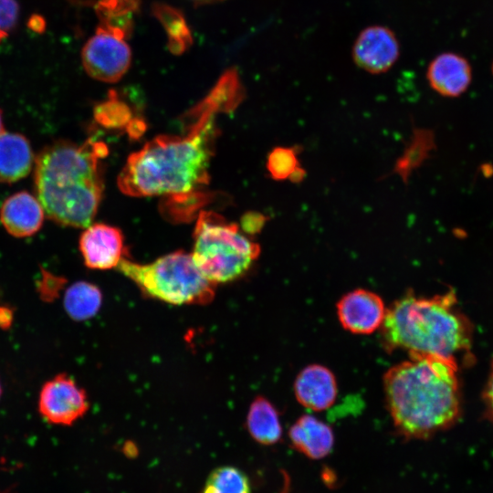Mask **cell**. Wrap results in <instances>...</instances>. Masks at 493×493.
I'll return each mask as SVG.
<instances>
[{
	"instance_id": "6da1fadb",
	"label": "cell",
	"mask_w": 493,
	"mask_h": 493,
	"mask_svg": "<svg viewBox=\"0 0 493 493\" xmlns=\"http://www.w3.org/2000/svg\"><path fill=\"white\" fill-rule=\"evenodd\" d=\"M241 97L237 73L234 69L226 72L190 112L194 121L185 134L160 135L128 157L118 176L120 190L134 197H183L206 184L215 114L235 107Z\"/></svg>"
},
{
	"instance_id": "7a4b0ae2",
	"label": "cell",
	"mask_w": 493,
	"mask_h": 493,
	"mask_svg": "<svg viewBox=\"0 0 493 493\" xmlns=\"http://www.w3.org/2000/svg\"><path fill=\"white\" fill-rule=\"evenodd\" d=\"M456 362L433 355H413L389 368L383 385L396 431L407 439H425L459 418L461 394Z\"/></svg>"
},
{
	"instance_id": "3957f363",
	"label": "cell",
	"mask_w": 493,
	"mask_h": 493,
	"mask_svg": "<svg viewBox=\"0 0 493 493\" xmlns=\"http://www.w3.org/2000/svg\"><path fill=\"white\" fill-rule=\"evenodd\" d=\"M107 145L89 139L45 146L35 160L34 188L47 216L63 226L87 227L95 217L103 192L102 160Z\"/></svg>"
},
{
	"instance_id": "277c9868",
	"label": "cell",
	"mask_w": 493,
	"mask_h": 493,
	"mask_svg": "<svg viewBox=\"0 0 493 493\" xmlns=\"http://www.w3.org/2000/svg\"><path fill=\"white\" fill-rule=\"evenodd\" d=\"M381 340L388 352L437 356L459 367L474 360L473 327L453 290L432 297L405 293L387 309Z\"/></svg>"
},
{
	"instance_id": "5b68a950",
	"label": "cell",
	"mask_w": 493,
	"mask_h": 493,
	"mask_svg": "<svg viewBox=\"0 0 493 493\" xmlns=\"http://www.w3.org/2000/svg\"><path fill=\"white\" fill-rule=\"evenodd\" d=\"M146 296L172 305H206L215 285L200 272L192 255L183 250L138 264L124 257L116 267Z\"/></svg>"
},
{
	"instance_id": "8992f818",
	"label": "cell",
	"mask_w": 493,
	"mask_h": 493,
	"mask_svg": "<svg viewBox=\"0 0 493 493\" xmlns=\"http://www.w3.org/2000/svg\"><path fill=\"white\" fill-rule=\"evenodd\" d=\"M193 260L214 285L243 277L260 254L258 244L241 234L236 224L213 212H201L194 232Z\"/></svg>"
},
{
	"instance_id": "52a82bcc",
	"label": "cell",
	"mask_w": 493,
	"mask_h": 493,
	"mask_svg": "<svg viewBox=\"0 0 493 493\" xmlns=\"http://www.w3.org/2000/svg\"><path fill=\"white\" fill-rule=\"evenodd\" d=\"M128 31L119 26L100 23L81 52L83 67L91 78L113 83L127 72L131 61V51L126 42Z\"/></svg>"
},
{
	"instance_id": "ba28073f",
	"label": "cell",
	"mask_w": 493,
	"mask_h": 493,
	"mask_svg": "<svg viewBox=\"0 0 493 493\" xmlns=\"http://www.w3.org/2000/svg\"><path fill=\"white\" fill-rule=\"evenodd\" d=\"M88 410L86 392L66 373L57 374L40 390L38 411L48 423L70 425Z\"/></svg>"
},
{
	"instance_id": "9c48e42d",
	"label": "cell",
	"mask_w": 493,
	"mask_h": 493,
	"mask_svg": "<svg viewBox=\"0 0 493 493\" xmlns=\"http://www.w3.org/2000/svg\"><path fill=\"white\" fill-rule=\"evenodd\" d=\"M337 316L343 329L353 334H371L381 329L387 309L376 293L357 288L337 302Z\"/></svg>"
},
{
	"instance_id": "30bf717a",
	"label": "cell",
	"mask_w": 493,
	"mask_h": 493,
	"mask_svg": "<svg viewBox=\"0 0 493 493\" xmlns=\"http://www.w3.org/2000/svg\"><path fill=\"white\" fill-rule=\"evenodd\" d=\"M399 57V43L393 32L383 26L363 29L352 47V58L367 72L387 71Z\"/></svg>"
},
{
	"instance_id": "8fae6325",
	"label": "cell",
	"mask_w": 493,
	"mask_h": 493,
	"mask_svg": "<svg viewBox=\"0 0 493 493\" xmlns=\"http://www.w3.org/2000/svg\"><path fill=\"white\" fill-rule=\"evenodd\" d=\"M79 251L86 267L98 270L117 267L127 256L121 232L103 223L87 226L79 237Z\"/></svg>"
},
{
	"instance_id": "7c38bea8",
	"label": "cell",
	"mask_w": 493,
	"mask_h": 493,
	"mask_svg": "<svg viewBox=\"0 0 493 493\" xmlns=\"http://www.w3.org/2000/svg\"><path fill=\"white\" fill-rule=\"evenodd\" d=\"M293 390L302 406L316 412L330 408L338 394L335 375L320 364H310L303 368L295 379Z\"/></svg>"
},
{
	"instance_id": "4fadbf2b",
	"label": "cell",
	"mask_w": 493,
	"mask_h": 493,
	"mask_svg": "<svg viewBox=\"0 0 493 493\" xmlns=\"http://www.w3.org/2000/svg\"><path fill=\"white\" fill-rule=\"evenodd\" d=\"M45 216L37 198L21 191L6 198L0 208V222L13 236L26 237L36 234L42 226Z\"/></svg>"
},
{
	"instance_id": "5bb4252c",
	"label": "cell",
	"mask_w": 493,
	"mask_h": 493,
	"mask_svg": "<svg viewBox=\"0 0 493 493\" xmlns=\"http://www.w3.org/2000/svg\"><path fill=\"white\" fill-rule=\"evenodd\" d=\"M426 77L433 89L446 97H456L466 91L471 81V68L463 57L443 53L428 66Z\"/></svg>"
},
{
	"instance_id": "9a60e30c",
	"label": "cell",
	"mask_w": 493,
	"mask_h": 493,
	"mask_svg": "<svg viewBox=\"0 0 493 493\" xmlns=\"http://www.w3.org/2000/svg\"><path fill=\"white\" fill-rule=\"evenodd\" d=\"M292 446L311 459H320L332 449L334 435L330 426L313 415L303 414L290 426Z\"/></svg>"
},
{
	"instance_id": "2e32d148",
	"label": "cell",
	"mask_w": 493,
	"mask_h": 493,
	"mask_svg": "<svg viewBox=\"0 0 493 493\" xmlns=\"http://www.w3.org/2000/svg\"><path fill=\"white\" fill-rule=\"evenodd\" d=\"M34 163L32 147L24 135L16 132L0 134V182L12 184L26 177Z\"/></svg>"
},
{
	"instance_id": "e0dca14e",
	"label": "cell",
	"mask_w": 493,
	"mask_h": 493,
	"mask_svg": "<svg viewBox=\"0 0 493 493\" xmlns=\"http://www.w3.org/2000/svg\"><path fill=\"white\" fill-rule=\"evenodd\" d=\"M246 425L250 435L262 445L276 444L282 435L278 410L263 396H257L251 403Z\"/></svg>"
},
{
	"instance_id": "ac0fdd59",
	"label": "cell",
	"mask_w": 493,
	"mask_h": 493,
	"mask_svg": "<svg viewBox=\"0 0 493 493\" xmlns=\"http://www.w3.org/2000/svg\"><path fill=\"white\" fill-rule=\"evenodd\" d=\"M101 303V290L87 281H78L69 286L63 299L66 313L75 321H84L94 317Z\"/></svg>"
},
{
	"instance_id": "d6986e66",
	"label": "cell",
	"mask_w": 493,
	"mask_h": 493,
	"mask_svg": "<svg viewBox=\"0 0 493 493\" xmlns=\"http://www.w3.org/2000/svg\"><path fill=\"white\" fill-rule=\"evenodd\" d=\"M434 145V137L430 131H415L407 148L396 162L395 173L406 181L412 171L425 160Z\"/></svg>"
},
{
	"instance_id": "ffe728a7",
	"label": "cell",
	"mask_w": 493,
	"mask_h": 493,
	"mask_svg": "<svg viewBox=\"0 0 493 493\" xmlns=\"http://www.w3.org/2000/svg\"><path fill=\"white\" fill-rule=\"evenodd\" d=\"M201 493H250V485L244 472L226 466L211 472Z\"/></svg>"
},
{
	"instance_id": "44dd1931",
	"label": "cell",
	"mask_w": 493,
	"mask_h": 493,
	"mask_svg": "<svg viewBox=\"0 0 493 493\" xmlns=\"http://www.w3.org/2000/svg\"><path fill=\"white\" fill-rule=\"evenodd\" d=\"M155 14L168 33L171 50L175 53L184 51L190 43L191 35L182 15L165 5L156 6Z\"/></svg>"
},
{
	"instance_id": "7402d4cb",
	"label": "cell",
	"mask_w": 493,
	"mask_h": 493,
	"mask_svg": "<svg viewBox=\"0 0 493 493\" xmlns=\"http://www.w3.org/2000/svg\"><path fill=\"white\" fill-rule=\"evenodd\" d=\"M131 112L127 104L118 99L117 93L110 90L106 100L94 109V119L106 128H121L131 123Z\"/></svg>"
},
{
	"instance_id": "603a6c76",
	"label": "cell",
	"mask_w": 493,
	"mask_h": 493,
	"mask_svg": "<svg viewBox=\"0 0 493 493\" xmlns=\"http://www.w3.org/2000/svg\"><path fill=\"white\" fill-rule=\"evenodd\" d=\"M299 166L293 148L276 147L268 154L267 169L270 176L277 181L288 179Z\"/></svg>"
},
{
	"instance_id": "cb8c5ba5",
	"label": "cell",
	"mask_w": 493,
	"mask_h": 493,
	"mask_svg": "<svg viewBox=\"0 0 493 493\" xmlns=\"http://www.w3.org/2000/svg\"><path fill=\"white\" fill-rule=\"evenodd\" d=\"M65 283L66 279L64 278L55 276L46 269H42L41 278L37 281V290L41 299L45 301L54 300Z\"/></svg>"
},
{
	"instance_id": "d4e9b609",
	"label": "cell",
	"mask_w": 493,
	"mask_h": 493,
	"mask_svg": "<svg viewBox=\"0 0 493 493\" xmlns=\"http://www.w3.org/2000/svg\"><path fill=\"white\" fill-rule=\"evenodd\" d=\"M18 5L16 0H0V31L7 34L16 23Z\"/></svg>"
},
{
	"instance_id": "484cf974",
	"label": "cell",
	"mask_w": 493,
	"mask_h": 493,
	"mask_svg": "<svg viewBox=\"0 0 493 493\" xmlns=\"http://www.w3.org/2000/svg\"><path fill=\"white\" fill-rule=\"evenodd\" d=\"M266 217L259 213H247L242 218V226L247 233H257L261 230Z\"/></svg>"
},
{
	"instance_id": "4316f807",
	"label": "cell",
	"mask_w": 493,
	"mask_h": 493,
	"mask_svg": "<svg viewBox=\"0 0 493 493\" xmlns=\"http://www.w3.org/2000/svg\"><path fill=\"white\" fill-rule=\"evenodd\" d=\"M483 401L487 414L493 422V359L490 365L488 378L483 391Z\"/></svg>"
},
{
	"instance_id": "83f0119b",
	"label": "cell",
	"mask_w": 493,
	"mask_h": 493,
	"mask_svg": "<svg viewBox=\"0 0 493 493\" xmlns=\"http://www.w3.org/2000/svg\"><path fill=\"white\" fill-rule=\"evenodd\" d=\"M14 312L8 306H0V329H8L13 322Z\"/></svg>"
},
{
	"instance_id": "f1b7e54d",
	"label": "cell",
	"mask_w": 493,
	"mask_h": 493,
	"mask_svg": "<svg viewBox=\"0 0 493 493\" xmlns=\"http://www.w3.org/2000/svg\"><path fill=\"white\" fill-rule=\"evenodd\" d=\"M306 175V172L300 166H299L288 178L293 183H299Z\"/></svg>"
},
{
	"instance_id": "f546056e",
	"label": "cell",
	"mask_w": 493,
	"mask_h": 493,
	"mask_svg": "<svg viewBox=\"0 0 493 493\" xmlns=\"http://www.w3.org/2000/svg\"><path fill=\"white\" fill-rule=\"evenodd\" d=\"M119 1H121V0H100V1L98 2V4L109 5H114V4H117Z\"/></svg>"
},
{
	"instance_id": "4dcf8cb0",
	"label": "cell",
	"mask_w": 493,
	"mask_h": 493,
	"mask_svg": "<svg viewBox=\"0 0 493 493\" xmlns=\"http://www.w3.org/2000/svg\"><path fill=\"white\" fill-rule=\"evenodd\" d=\"M285 483H284V488L282 489L281 493H288V478L287 474H284Z\"/></svg>"
},
{
	"instance_id": "1f68e13d",
	"label": "cell",
	"mask_w": 493,
	"mask_h": 493,
	"mask_svg": "<svg viewBox=\"0 0 493 493\" xmlns=\"http://www.w3.org/2000/svg\"><path fill=\"white\" fill-rule=\"evenodd\" d=\"M4 132L3 115L0 110V134Z\"/></svg>"
},
{
	"instance_id": "d6a6232c",
	"label": "cell",
	"mask_w": 493,
	"mask_h": 493,
	"mask_svg": "<svg viewBox=\"0 0 493 493\" xmlns=\"http://www.w3.org/2000/svg\"><path fill=\"white\" fill-rule=\"evenodd\" d=\"M6 35H7V34L3 33V32L0 31V41H1L4 37H5Z\"/></svg>"
},
{
	"instance_id": "836d02e7",
	"label": "cell",
	"mask_w": 493,
	"mask_h": 493,
	"mask_svg": "<svg viewBox=\"0 0 493 493\" xmlns=\"http://www.w3.org/2000/svg\"><path fill=\"white\" fill-rule=\"evenodd\" d=\"M1 394H2V386H1V383H0V397H1Z\"/></svg>"
},
{
	"instance_id": "e575fe53",
	"label": "cell",
	"mask_w": 493,
	"mask_h": 493,
	"mask_svg": "<svg viewBox=\"0 0 493 493\" xmlns=\"http://www.w3.org/2000/svg\"><path fill=\"white\" fill-rule=\"evenodd\" d=\"M197 1H212V0H197Z\"/></svg>"
},
{
	"instance_id": "d590c367",
	"label": "cell",
	"mask_w": 493,
	"mask_h": 493,
	"mask_svg": "<svg viewBox=\"0 0 493 493\" xmlns=\"http://www.w3.org/2000/svg\"><path fill=\"white\" fill-rule=\"evenodd\" d=\"M492 71H493V66H492Z\"/></svg>"
}]
</instances>
